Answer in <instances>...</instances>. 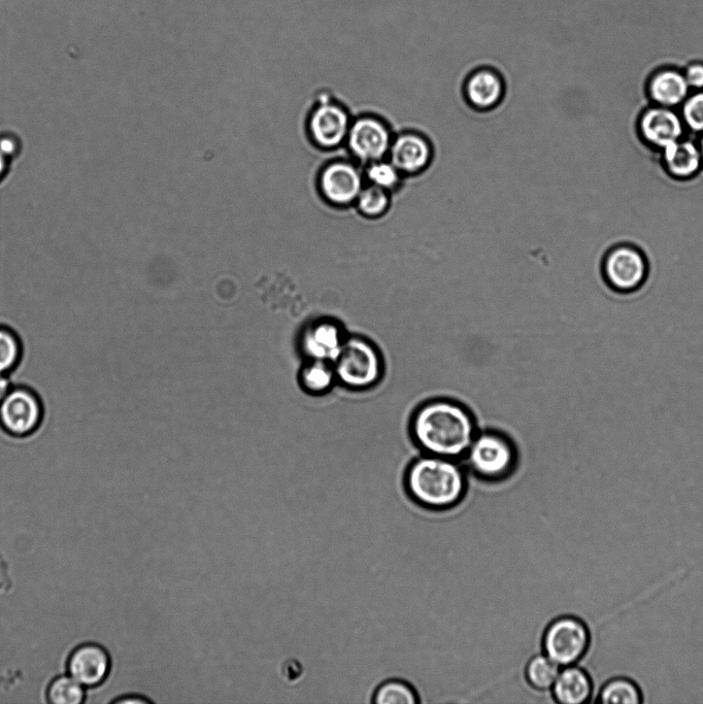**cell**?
<instances>
[{
	"label": "cell",
	"mask_w": 703,
	"mask_h": 704,
	"mask_svg": "<svg viewBox=\"0 0 703 704\" xmlns=\"http://www.w3.org/2000/svg\"><path fill=\"white\" fill-rule=\"evenodd\" d=\"M691 91L703 90V62H692L683 72Z\"/></svg>",
	"instance_id": "cell-28"
},
{
	"label": "cell",
	"mask_w": 703,
	"mask_h": 704,
	"mask_svg": "<svg viewBox=\"0 0 703 704\" xmlns=\"http://www.w3.org/2000/svg\"><path fill=\"white\" fill-rule=\"evenodd\" d=\"M405 485L420 506L448 510L464 498L468 473L461 460L422 453L407 466Z\"/></svg>",
	"instance_id": "cell-2"
},
{
	"label": "cell",
	"mask_w": 703,
	"mask_h": 704,
	"mask_svg": "<svg viewBox=\"0 0 703 704\" xmlns=\"http://www.w3.org/2000/svg\"><path fill=\"white\" fill-rule=\"evenodd\" d=\"M66 668L69 675L85 688H96L109 678L112 659L103 646L86 643L71 653Z\"/></svg>",
	"instance_id": "cell-9"
},
{
	"label": "cell",
	"mask_w": 703,
	"mask_h": 704,
	"mask_svg": "<svg viewBox=\"0 0 703 704\" xmlns=\"http://www.w3.org/2000/svg\"><path fill=\"white\" fill-rule=\"evenodd\" d=\"M336 374L330 362L315 360L307 366L301 375V383L305 388L314 393L324 392L330 388Z\"/></svg>",
	"instance_id": "cell-24"
},
{
	"label": "cell",
	"mask_w": 703,
	"mask_h": 704,
	"mask_svg": "<svg viewBox=\"0 0 703 704\" xmlns=\"http://www.w3.org/2000/svg\"><path fill=\"white\" fill-rule=\"evenodd\" d=\"M560 670L561 666L542 652L530 658L526 665L525 675L534 690L552 696L551 689L560 674Z\"/></svg>",
	"instance_id": "cell-19"
},
{
	"label": "cell",
	"mask_w": 703,
	"mask_h": 704,
	"mask_svg": "<svg viewBox=\"0 0 703 704\" xmlns=\"http://www.w3.org/2000/svg\"><path fill=\"white\" fill-rule=\"evenodd\" d=\"M47 698L53 704H81L86 699V688L68 676H59L49 685Z\"/></svg>",
	"instance_id": "cell-22"
},
{
	"label": "cell",
	"mask_w": 703,
	"mask_h": 704,
	"mask_svg": "<svg viewBox=\"0 0 703 704\" xmlns=\"http://www.w3.org/2000/svg\"><path fill=\"white\" fill-rule=\"evenodd\" d=\"M43 413L40 398L24 387L12 388L0 402V423L18 437L35 432L43 421Z\"/></svg>",
	"instance_id": "cell-7"
},
{
	"label": "cell",
	"mask_w": 703,
	"mask_h": 704,
	"mask_svg": "<svg viewBox=\"0 0 703 704\" xmlns=\"http://www.w3.org/2000/svg\"><path fill=\"white\" fill-rule=\"evenodd\" d=\"M465 91L475 108L488 110L500 102L504 94V82L495 71L483 67L468 78Z\"/></svg>",
	"instance_id": "cell-18"
},
{
	"label": "cell",
	"mask_w": 703,
	"mask_h": 704,
	"mask_svg": "<svg viewBox=\"0 0 703 704\" xmlns=\"http://www.w3.org/2000/svg\"><path fill=\"white\" fill-rule=\"evenodd\" d=\"M114 702H116V703H147V702H150V700L143 697V696L140 697L138 695H133L132 697L121 698V699H118Z\"/></svg>",
	"instance_id": "cell-31"
},
{
	"label": "cell",
	"mask_w": 703,
	"mask_h": 704,
	"mask_svg": "<svg viewBox=\"0 0 703 704\" xmlns=\"http://www.w3.org/2000/svg\"><path fill=\"white\" fill-rule=\"evenodd\" d=\"M8 169V158L0 154V180L3 179Z\"/></svg>",
	"instance_id": "cell-32"
},
{
	"label": "cell",
	"mask_w": 703,
	"mask_h": 704,
	"mask_svg": "<svg viewBox=\"0 0 703 704\" xmlns=\"http://www.w3.org/2000/svg\"><path fill=\"white\" fill-rule=\"evenodd\" d=\"M692 91L683 72L674 67L656 71L647 84V94L653 106L679 110Z\"/></svg>",
	"instance_id": "cell-13"
},
{
	"label": "cell",
	"mask_w": 703,
	"mask_h": 704,
	"mask_svg": "<svg viewBox=\"0 0 703 704\" xmlns=\"http://www.w3.org/2000/svg\"><path fill=\"white\" fill-rule=\"evenodd\" d=\"M680 115L687 131L703 134V90L692 91L680 108Z\"/></svg>",
	"instance_id": "cell-26"
},
{
	"label": "cell",
	"mask_w": 703,
	"mask_h": 704,
	"mask_svg": "<svg viewBox=\"0 0 703 704\" xmlns=\"http://www.w3.org/2000/svg\"><path fill=\"white\" fill-rule=\"evenodd\" d=\"M599 701L605 704H640L643 702V694L631 680L616 678L602 687Z\"/></svg>",
	"instance_id": "cell-20"
},
{
	"label": "cell",
	"mask_w": 703,
	"mask_h": 704,
	"mask_svg": "<svg viewBox=\"0 0 703 704\" xmlns=\"http://www.w3.org/2000/svg\"><path fill=\"white\" fill-rule=\"evenodd\" d=\"M332 365L336 378L346 387L357 391L376 387L385 373L381 351L373 342L361 337L346 339Z\"/></svg>",
	"instance_id": "cell-4"
},
{
	"label": "cell",
	"mask_w": 703,
	"mask_h": 704,
	"mask_svg": "<svg viewBox=\"0 0 703 704\" xmlns=\"http://www.w3.org/2000/svg\"><path fill=\"white\" fill-rule=\"evenodd\" d=\"M373 704H420L416 690L407 682L390 679L376 690Z\"/></svg>",
	"instance_id": "cell-21"
},
{
	"label": "cell",
	"mask_w": 703,
	"mask_h": 704,
	"mask_svg": "<svg viewBox=\"0 0 703 704\" xmlns=\"http://www.w3.org/2000/svg\"><path fill=\"white\" fill-rule=\"evenodd\" d=\"M591 635L578 617L563 615L554 619L543 635V653L561 667L579 663L590 646Z\"/></svg>",
	"instance_id": "cell-5"
},
{
	"label": "cell",
	"mask_w": 703,
	"mask_h": 704,
	"mask_svg": "<svg viewBox=\"0 0 703 704\" xmlns=\"http://www.w3.org/2000/svg\"><path fill=\"white\" fill-rule=\"evenodd\" d=\"M346 339L336 323L324 322L312 327L306 334L304 349L314 360L333 363Z\"/></svg>",
	"instance_id": "cell-17"
},
{
	"label": "cell",
	"mask_w": 703,
	"mask_h": 704,
	"mask_svg": "<svg viewBox=\"0 0 703 704\" xmlns=\"http://www.w3.org/2000/svg\"><path fill=\"white\" fill-rule=\"evenodd\" d=\"M12 383L8 375L0 374V402H2L12 389Z\"/></svg>",
	"instance_id": "cell-30"
},
{
	"label": "cell",
	"mask_w": 703,
	"mask_h": 704,
	"mask_svg": "<svg viewBox=\"0 0 703 704\" xmlns=\"http://www.w3.org/2000/svg\"><path fill=\"white\" fill-rule=\"evenodd\" d=\"M18 152L19 143L15 138L10 136L0 138V154H3L6 158H12L16 156Z\"/></svg>",
	"instance_id": "cell-29"
},
{
	"label": "cell",
	"mask_w": 703,
	"mask_h": 704,
	"mask_svg": "<svg viewBox=\"0 0 703 704\" xmlns=\"http://www.w3.org/2000/svg\"><path fill=\"white\" fill-rule=\"evenodd\" d=\"M349 117L337 105L323 103L312 114L310 132L314 142L321 148L340 146L348 137Z\"/></svg>",
	"instance_id": "cell-12"
},
{
	"label": "cell",
	"mask_w": 703,
	"mask_h": 704,
	"mask_svg": "<svg viewBox=\"0 0 703 704\" xmlns=\"http://www.w3.org/2000/svg\"><path fill=\"white\" fill-rule=\"evenodd\" d=\"M410 431L423 454L462 460L479 429L472 412L460 402L435 398L416 409Z\"/></svg>",
	"instance_id": "cell-1"
},
{
	"label": "cell",
	"mask_w": 703,
	"mask_h": 704,
	"mask_svg": "<svg viewBox=\"0 0 703 704\" xmlns=\"http://www.w3.org/2000/svg\"><path fill=\"white\" fill-rule=\"evenodd\" d=\"M602 275L615 292L630 294L639 291L649 276L648 259L632 245H618L606 254L602 262Z\"/></svg>",
	"instance_id": "cell-6"
},
{
	"label": "cell",
	"mask_w": 703,
	"mask_h": 704,
	"mask_svg": "<svg viewBox=\"0 0 703 704\" xmlns=\"http://www.w3.org/2000/svg\"><path fill=\"white\" fill-rule=\"evenodd\" d=\"M518 459L516 446L506 434L485 430L477 433L461 461L468 475L493 488L513 478Z\"/></svg>",
	"instance_id": "cell-3"
},
{
	"label": "cell",
	"mask_w": 703,
	"mask_h": 704,
	"mask_svg": "<svg viewBox=\"0 0 703 704\" xmlns=\"http://www.w3.org/2000/svg\"><path fill=\"white\" fill-rule=\"evenodd\" d=\"M553 699L560 704H584L593 694L589 675L579 666H565L551 689Z\"/></svg>",
	"instance_id": "cell-16"
},
{
	"label": "cell",
	"mask_w": 703,
	"mask_h": 704,
	"mask_svg": "<svg viewBox=\"0 0 703 704\" xmlns=\"http://www.w3.org/2000/svg\"><path fill=\"white\" fill-rule=\"evenodd\" d=\"M320 188L331 204L347 206L357 200L363 189V181L355 166L336 162L325 167L320 177Z\"/></svg>",
	"instance_id": "cell-11"
},
{
	"label": "cell",
	"mask_w": 703,
	"mask_h": 704,
	"mask_svg": "<svg viewBox=\"0 0 703 704\" xmlns=\"http://www.w3.org/2000/svg\"><path fill=\"white\" fill-rule=\"evenodd\" d=\"M389 155L390 162L400 174L414 175L429 164L431 148L419 134L406 133L391 144Z\"/></svg>",
	"instance_id": "cell-15"
},
{
	"label": "cell",
	"mask_w": 703,
	"mask_h": 704,
	"mask_svg": "<svg viewBox=\"0 0 703 704\" xmlns=\"http://www.w3.org/2000/svg\"><path fill=\"white\" fill-rule=\"evenodd\" d=\"M660 152L664 171L675 180H691L703 169L699 145L692 140L683 138Z\"/></svg>",
	"instance_id": "cell-14"
},
{
	"label": "cell",
	"mask_w": 703,
	"mask_h": 704,
	"mask_svg": "<svg viewBox=\"0 0 703 704\" xmlns=\"http://www.w3.org/2000/svg\"><path fill=\"white\" fill-rule=\"evenodd\" d=\"M22 354L17 335L9 328L0 326V374L9 375L18 365Z\"/></svg>",
	"instance_id": "cell-25"
},
{
	"label": "cell",
	"mask_w": 703,
	"mask_h": 704,
	"mask_svg": "<svg viewBox=\"0 0 703 704\" xmlns=\"http://www.w3.org/2000/svg\"><path fill=\"white\" fill-rule=\"evenodd\" d=\"M698 145H699V149H700V153H701V158H702V163H703V134H702V136H701V139H700Z\"/></svg>",
	"instance_id": "cell-33"
},
{
	"label": "cell",
	"mask_w": 703,
	"mask_h": 704,
	"mask_svg": "<svg viewBox=\"0 0 703 704\" xmlns=\"http://www.w3.org/2000/svg\"><path fill=\"white\" fill-rule=\"evenodd\" d=\"M400 175V172L391 162L382 160L370 163L366 170V177L371 184L387 191L397 186Z\"/></svg>",
	"instance_id": "cell-27"
},
{
	"label": "cell",
	"mask_w": 703,
	"mask_h": 704,
	"mask_svg": "<svg viewBox=\"0 0 703 704\" xmlns=\"http://www.w3.org/2000/svg\"><path fill=\"white\" fill-rule=\"evenodd\" d=\"M638 131L647 146L661 151L683 139L687 130L678 110L652 106L641 114Z\"/></svg>",
	"instance_id": "cell-8"
},
{
	"label": "cell",
	"mask_w": 703,
	"mask_h": 704,
	"mask_svg": "<svg viewBox=\"0 0 703 704\" xmlns=\"http://www.w3.org/2000/svg\"><path fill=\"white\" fill-rule=\"evenodd\" d=\"M357 206L366 217H380L389 209V191L375 185L363 188L357 198Z\"/></svg>",
	"instance_id": "cell-23"
},
{
	"label": "cell",
	"mask_w": 703,
	"mask_h": 704,
	"mask_svg": "<svg viewBox=\"0 0 703 704\" xmlns=\"http://www.w3.org/2000/svg\"><path fill=\"white\" fill-rule=\"evenodd\" d=\"M352 153L364 162L382 160L390 151L391 134L387 126L373 117L357 120L348 133Z\"/></svg>",
	"instance_id": "cell-10"
}]
</instances>
